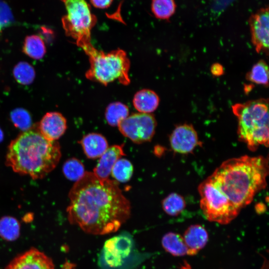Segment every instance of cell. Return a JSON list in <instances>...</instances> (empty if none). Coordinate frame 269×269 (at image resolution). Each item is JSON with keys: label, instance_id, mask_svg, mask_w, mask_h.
Instances as JSON below:
<instances>
[{"label": "cell", "instance_id": "2", "mask_svg": "<svg viewBox=\"0 0 269 269\" xmlns=\"http://www.w3.org/2000/svg\"><path fill=\"white\" fill-rule=\"evenodd\" d=\"M268 174V159L262 156L244 155L225 161L209 178L241 210L266 187Z\"/></svg>", "mask_w": 269, "mask_h": 269}, {"label": "cell", "instance_id": "34", "mask_svg": "<svg viewBox=\"0 0 269 269\" xmlns=\"http://www.w3.org/2000/svg\"><path fill=\"white\" fill-rule=\"evenodd\" d=\"M3 138V133L1 129H0V142L2 140Z\"/></svg>", "mask_w": 269, "mask_h": 269}, {"label": "cell", "instance_id": "27", "mask_svg": "<svg viewBox=\"0 0 269 269\" xmlns=\"http://www.w3.org/2000/svg\"><path fill=\"white\" fill-rule=\"evenodd\" d=\"M13 74L16 81L23 85L31 84L35 75L33 67L26 62L17 63L13 68Z\"/></svg>", "mask_w": 269, "mask_h": 269}, {"label": "cell", "instance_id": "3", "mask_svg": "<svg viewBox=\"0 0 269 269\" xmlns=\"http://www.w3.org/2000/svg\"><path fill=\"white\" fill-rule=\"evenodd\" d=\"M61 156L58 142L46 139L38 131L28 130L11 141L6 164L15 172L40 179L55 168Z\"/></svg>", "mask_w": 269, "mask_h": 269}, {"label": "cell", "instance_id": "20", "mask_svg": "<svg viewBox=\"0 0 269 269\" xmlns=\"http://www.w3.org/2000/svg\"><path fill=\"white\" fill-rule=\"evenodd\" d=\"M129 116L128 107L120 102L110 104L105 111V119L108 124L113 127L118 126L121 122Z\"/></svg>", "mask_w": 269, "mask_h": 269}, {"label": "cell", "instance_id": "30", "mask_svg": "<svg viewBox=\"0 0 269 269\" xmlns=\"http://www.w3.org/2000/svg\"><path fill=\"white\" fill-rule=\"evenodd\" d=\"M91 4L95 7L99 8H107L109 7L113 0H90Z\"/></svg>", "mask_w": 269, "mask_h": 269}, {"label": "cell", "instance_id": "21", "mask_svg": "<svg viewBox=\"0 0 269 269\" xmlns=\"http://www.w3.org/2000/svg\"><path fill=\"white\" fill-rule=\"evenodd\" d=\"M20 234V224L15 218L5 216L0 219V237L5 240H15Z\"/></svg>", "mask_w": 269, "mask_h": 269}, {"label": "cell", "instance_id": "1", "mask_svg": "<svg viewBox=\"0 0 269 269\" xmlns=\"http://www.w3.org/2000/svg\"><path fill=\"white\" fill-rule=\"evenodd\" d=\"M67 208L71 224L84 232L103 235L115 232L130 218L131 204L118 181L85 172L70 190Z\"/></svg>", "mask_w": 269, "mask_h": 269}, {"label": "cell", "instance_id": "22", "mask_svg": "<svg viewBox=\"0 0 269 269\" xmlns=\"http://www.w3.org/2000/svg\"><path fill=\"white\" fill-rule=\"evenodd\" d=\"M176 4L174 0H152L151 11L158 19L168 20L175 13Z\"/></svg>", "mask_w": 269, "mask_h": 269}, {"label": "cell", "instance_id": "6", "mask_svg": "<svg viewBox=\"0 0 269 269\" xmlns=\"http://www.w3.org/2000/svg\"><path fill=\"white\" fill-rule=\"evenodd\" d=\"M67 14L62 18L66 34L84 51L91 45V31L97 19L86 0H61Z\"/></svg>", "mask_w": 269, "mask_h": 269}, {"label": "cell", "instance_id": "24", "mask_svg": "<svg viewBox=\"0 0 269 269\" xmlns=\"http://www.w3.org/2000/svg\"><path fill=\"white\" fill-rule=\"evenodd\" d=\"M186 202L184 198L176 193H172L162 201V207L164 212L170 216L180 214L184 209Z\"/></svg>", "mask_w": 269, "mask_h": 269}, {"label": "cell", "instance_id": "32", "mask_svg": "<svg viewBox=\"0 0 269 269\" xmlns=\"http://www.w3.org/2000/svg\"><path fill=\"white\" fill-rule=\"evenodd\" d=\"M41 33L42 36L47 39H52L53 35V32L50 29L44 27H41Z\"/></svg>", "mask_w": 269, "mask_h": 269}, {"label": "cell", "instance_id": "23", "mask_svg": "<svg viewBox=\"0 0 269 269\" xmlns=\"http://www.w3.org/2000/svg\"><path fill=\"white\" fill-rule=\"evenodd\" d=\"M246 79L254 83L266 87L269 85V68L266 62L261 60L247 74Z\"/></svg>", "mask_w": 269, "mask_h": 269}, {"label": "cell", "instance_id": "26", "mask_svg": "<svg viewBox=\"0 0 269 269\" xmlns=\"http://www.w3.org/2000/svg\"><path fill=\"white\" fill-rule=\"evenodd\" d=\"M62 171L67 179L76 182L81 179L85 173L83 163L75 157L69 158L64 162Z\"/></svg>", "mask_w": 269, "mask_h": 269}, {"label": "cell", "instance_id": "19", "mask_svg": "<svg viewBox=\"0 0 269 269\" xmlns=\"http://www.w3.org/2000/svg\"><path fill=\"white\" fill-rule=\"evenodd\" d=\"M23 52L34 59H40L46 53V48L42 38L36 35L27 36L23 42Z\"/></svg>", "mask_w": 269, "mask_h": 269}, {"label": "cell", "instance_id": "14", "mask_svg": "<svg viewBox=\"0 0 269 269\" xmlns=\"http://www.w3.org/2000/svg\"><path fill=\"white\" fill-rule=\"evenodd\" d=\"M124 144L114 145L108 147L100 156L97 165L93 169V173L100 179L109 178L112 168L116 161L125 155Z\"/></svg>", "mask_w": 269, "mask_h": 269}, {"label": "cell", "instance_id": "7", "mask_svg": "<svg viewBox=\"0 0 269 269\" xmlns=\"http://www.w3.org/2000/svg\"><path fill=\"white\" fill-rule=\"evenodd\" d=\"M200 205L209 221L227 224L239 214L240 209L235 206L208 177L198 188Z\"/></svg>", "mask_w": 269, "mask_h": 269}, {"label": "cell", "instance_id": "18", "mask_svg": "<svg viewBox=\"0 0 269 269\" xmlns=\"http://www.w3.org/2000/svg\"><path fill=\"white\" fill-rule=\"evenodd\" d=\"M161 244L166 252L174 256L188 255V249L183 237L177 233L169 232L165 234L162 238Z\"/></svg>", "mask_w": 269, "mask_h": 269}, {"label": "cell", "instance_id": "31", "mask_svg": "<svg viewBox=\"0 0 269 269\" xmlns=\"http://www.w3.org/2000/svg\"><path fill=\"white\" fill-rule=\"evenodd\" d=\"M223 66L218 63L213 64L211 67V72L215 76H220L224 74Z\"/></svg>", "mask_w": 269, "mask_h": 269}, {"label": "cell", "instance_id": "16", "mask_svg": "<svg viewBox=\"0 0 269 269\" xmlns=\"http://www.w3.org/2000/svg\"><path fill=\"white\" fill-rule=\"evenodd\" d=\"M86 156L91 159L100 157L108 148L106 138L98 133H90L84 135L78 142Z\"/></svg>", "mask_w": 269, "mask_h": 269}, {"label": "cell", "instance_id": "4", "mask_svg": "<svg viewBox=\"0 0 269 269\" xmlns=\"http://www.w3.org/2000/svg\"><path fill=\"white\" fill-rule=\"evenodd\" d=\"M268 105V99H260L232 106L238 121V137L252 151L269 145Z\"/></svg>", "mask_w": 269, "mask_h": 269}, {"label": "cell", "instance_id": "25", "mask_svg": "<svg viewBox=\"0 0 269 269\" xmlns=\"http://www.w3.org/2000/svg\"><path fill=\"white\" fill-rule=\"evenodd\" d=\"M133 171V165L129 160L120 158L113 166L111 173L117 181L126 182L131 179Z\"/></svg>", "mask_w": 269, "mask_h": 269}, {"label": "cell", "instance_id": "28", "mask_svg": "<svg viewBox=\"0 0 269 269\" xmlns=\"http://www.w3.org/2000/svg\"><path fill=\"white\" fill-rule=\"evenodd\" d=\"M10 119L14 125L20 130L26 131L32 124L29 113L22 108H17L10 113Z\"/></svg>", "mask_w": 269, "mask_h": 269}, {"label": "cell", "instance_id": "11", "mask_svg": "<svg viewBox=\"0 0 269 269\" xmlns=\"http://www.w3.org/2000/svg\"><path fill=\"white\" fill-rule=\"evenodd\" d=\"M169 141L172 149L182 154L192 152L199 143L196 131L187 124L177 126L170 135Z\"/></svg>", "mask_w": 269, "mask_h": 269}, {"label": "cell", "instance_id": "13", "mask_svg": "<svg viewBox=\"0 0 269 269\" xmlns=\"http://www.w3.org/2000/svg\"><path fill=\"white\" fill-rule=\"evenodd\" d=\"M67 129V121L60 113H47L39 123L38 132L46 139L55 141L59 138Z\"/></svg>", "mask_w": 269, "mask_h": 269}, {"label": "cell", "instance_id": "17", "mask_svg": "<svg viewBox=\"0 0 269 269\" xmlns=\"http://www.w3.org/2000/svg\"><path fill=\"white\" fill-rule=\"evenodd\" d=\"M159 98L154 91L143 89L138 91L134 96L133 101L134 108L141 113L149 114L158 107Z\"/></svg>", "mask_w": 269, "mask_h": 269}, {"label": "cell", "instance_id": "5", "mask_svg": "<svg viewBox=\"0 0 269 269\" xmlns=\"http://www.w3.org/2000/svg\"><path fill=\"white\" fill-rule=\"evenodd\" d=\"M84 52L90 62V68L85 74L87 79L104 85L116 80L125 85L129 84L130 62L125 51L118 49L105 53L92 45Z\"/></svg>", "mask_w": 269, "mask_h": 269}, {"label": "cell", "instance_id": "29", "mask_svg": "<svg viewBox=\"0 0 269 269\" xmlns=\"http://www.w3.org/2000/svg\"><path fill=\"white\" fill-rule=\"evenodd\" d=\"M13 21V17L8 5L4 2L0 1V32Z\"/></svg>", "mask_w": 269, "mask_h": 269}, {"label": "cell", "instance_id": "9", "mask_svg": "<svg viewBox=\"0 0 269 269\" xmlns=\"http://www.w3.org/2000/svg\"><path fill=\"white\" fill-rule=\"evenodd\" d=\"M133 247L134 241L129 234L124 233L114 236L105 242L102 250V260L111 268H119L129 257Z\"/></svg>", "mask_w": 269, "mask_h": 269}, {"label": "cell", "instance_id": "15", "mask_svg": "<svg viewBox=\"0 0 269 269\" xmlns=\"http://www.w3.org/2000/svg\"><path fill=\"white\" fill-rule=\"evenodd\" d=\"M183 238L188 249V255L193 256L205 246L208 240V235L203 227L194 225L187 229Z\"/></svg>", "mask_w": 269, "mask_h": 269}, {"label": "cell", "instance_id": "10", "mask_svg": "<svg viewBox=\"0 0 269 269\" xmlns=\"http://www.w3.org/2000/svg\"><path fill=\"white\" fill-rule=\"evenodd\" d=\"M269 7H262L252 14L249 20L252 42L258 53H269Z\"/></svg>", "mask_w": 269, "mask_h": 269}, {"label": "cell", "instance_id": "8", "mask_svg": "<svg viewBox=\"0 0 269 269\" xmlns=\"http://www.w3.org/2000/svg\"><path fill=\"white\" fill-rule=\"evenodd\" d=\"M156 126L153 115L141 113L129 116L118 126L123 135L137 144L150 141L154 134Z\"/></svg>", "mask_w": 269, "mask_h": 269}, {"label": "cell", "instance_id": "12", "mask_svg": "<svg viewBox=\"0 0 269 269\" xmlns=\"http://www.w3.org/2000/svg\"><path fill=\"white\" fill-rule=\"evenodd\" d=\"M5 269H55L50 258L32 248L15 257Z\"/></svg>", "mask_w": 269, "mask_h": 269}, {"label": "cell", "instance_id": "33", "mask_svg": "<svg viewBox=\"0 0 269 269\" xmlns=\"http://www.w3.org/2000/svg\"><path fill=\"white\" fill-rule=\"evenodd\" d=\"M179 269H192L190 265L185 261L183 264L181 266Z\"/></svg>", "mask_w": 269, "mask_h": 269}]
</instances>
